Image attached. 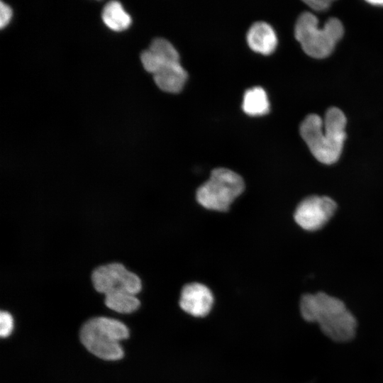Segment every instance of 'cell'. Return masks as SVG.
<instances>
[{
  "label": "cell",
  "instance_id": "cell-10",
  "mask_svg": "<svg viewBox=\"0 0 383 383\" xmlns=\"http://www.w3.org/2000/svg\"><path fill=\"white\" fill-rule=\"evenodd\" d=\"M247 42L255 52L269 55L276 48L277 38L273 28L269 23L257 21L250 26L247 33Z\"/></svg>",
  "mask_w": 383,
  "mask_h": 383
},
{
  "label": "cell",
  "instance_id": "cell-11",
  "mask_svg": "<svg viewBox=\"0 0 383 383\" xmlns=\"http://www.w3.org/2000/svg\"><path fill=\"white\" fill-rule=\"evenodd\" d=\"M152 75L157 87L162 91L170 93L181 91L187 79V72L181 63L161 70Z\"/></svg>",
  "mask_w": 383,
  "mask_h": 383
},
{
  "label": "cell",
  "instance_id": "cell-12",
  "mask_svg": "<svg viewBox=\"0 0 383 383\" xmlns=\"http://www.w3.org/2000/svg\"><path fill=\"white\" fill-rule=\"evenodd\" d=\"M242 108L250 116H261L270 109V103L265 90L261 87L247 89L243 95Z\"/></svg>",
  "mask_w": 383,
  "mask_h": 383
},
{
  "label": "cell",
  "instance_id": "cell-14",
  "mask_svg": "<svg viewBox=\"0 0 383 383\" xmlns=\"http://www.w3.org/2000/svg\"><path fill=\"white\" fill-rule=\"evenodd\" d=\"M104 302L109 309L122 313H132L140 305L135 295L121 292L106 294Z\"/></svg>",
  "mask_w": 383,
  "mask_h": 383
},
{
  "label": "cell",
  "instance_id": "cell-17",
  "mask_svg": "<svg viewBox=\"0 0 383 383\" xmlns=\"http://www.w3.org/2000/svg\"><path fill=\"white\" fill-rule=\"evenodd\" d=\"M304 2L309 6L311 9L316 11H325L328 9L330 6L331 1H304Z\"/></svg>",
  "mask_w": 383,
  "mask_h": 383
},
{
  "label": "cell",
  "instance_id": "cell-4",
  "mask_svg": "<svg viewBox=\"0 0 383 383\" xmlns=\"http://www.w3.org/2000/svg\"><path fill=\"white\" fill-rule=\"evenodd\" d=\"M343 33V24L338 18H331L319 28L316 16L310 12L299 16L294 28L295 38L304 51L315 58L328 56Z\"/></svg>",
  "mask_w": 383,
  "mask_h": 383
},
{
  "label": "cell",
  "instance_id": "cell-13",
  "mask_svg": "<svg viewBox=\"0 0 383 383\" xmlns=\"http://www.w3.org/2000/svg\"><path fill=\"white\" fill-rule=\"evenodd\" d=\"M101 16L106 26L114 31L126 30L131 23V16L116 1H109L104 6Z\"/></svg>",
  "mask_w": 383,
  "mask_h": 383
},
{
  "label": "cell",
  "instance_id": "cell-5",
  "mask_svg": "<svg viewBox=\"0 0 383 383\" xmlns=\"http://www.w3.org/2000/svg\"><path fill=\"white\" fill-rule=\"evenodd\" d=\"M244 189L245 183L240 175L229 169L218 167L213 169L209 179L199 187L196 199L207 209L226 211Z\"/></svg>",
  "mask_w": 383,
  "mask_h": 383
},
{
  "label": "cell",
  "instance_id": "cell-9",
  "mask_svg": "<svg viewBox=\"0 0 383 383\" xmlns=\"http://www.w3.org/2000/svg\"><path fill=\"white\" fill-rule=\"evenodd\" d=\"M213 301L209 287L201 283L192 282L183 287L179 304L186 313L194 317H204L209 313Z\"/></svg>",
  "mask_w": 383,
  "mask_h": 383
},
{
  "label": "cell",
  "instance_id": "cell-18",
  "mask_svg": "<svg viewBox=\"0 0 383 383\" xmlns=\"http://www.w3.org/2000/svg\"><path fill=\"white\" fill-rule=\"evenodd\" d=\"M368 3L372 4L373 5H380L383 6V0H372V1H367Z\"/></svg>",
  "mask_w": 383,
  "mask_h": 383
},
{
  "label": "cell",
  "instance_id": "cell-2",
  "mask_svg": "<svg viewBox=\"0 0 383 383\" xmlns=\"http://www.w3.org/2000/svg\"><path fill=\"white\" fill-rule=\"evenodd\" d=\"M346 118L337 107L330 108L325 118L307 116L300 126V133L311 152L320 162L331 165L340 157L346 138Z\"/></svg>",
  "mask_w": 383,
  "mask_h": 383
},
{
  "label": "cell",
  "instance_id": "cell-15",
  "mask_svg": "<svg viewBox=\"0 0 383 383\" xmlns=\"http://www.w3.org/2000/svg\"><path fill=\"white\" fill-rule=\"evenodd\" d=\"M13 326V318L7 311H1L0 313V335L2 338L8 337L12 332Z\"/></svg>",
  "mask_w": 383,
  "mask_h": 383
},
{
  "label": "cell",
  "instance_id": "cell-3",
  "mask_svg": "<svg viewBox=\"0 0 383 383\" xmlns=\"http://www.w3.org/2000/svg\"><path fill=\"white\" fill-rule=\"evenodd\" d=\"M128 336V329L122 322L106 317L89 319L82 326L79 333L84 346L95 356L106 360L123 357L120 341Z\"/></svg>",
  "mask_w": 383,
  "mask_h": 383
},
{
  "label": "cell",
  "instance_id": "cell-7",
  "mask_svg": "<svg viewBox=\"0 0 383 383\" xmlns=\"http://www.w3.org/2000/svg\"><path fill=\"white\" fill-rule=\"evenodd\" d=\"M336 209V203L325 196H311L303 199L296 206L294 220L302 228L316 231L331 218Z\"/></svg>",
  "mask_w": 383,
  "mask_h": 383
},
{
  "label": "cell",
  "instance_id": "cell-16",
  "mask_svg": "<svg viewBox=\"0 0 383 383\" xmlns=\"http://www.w3.org/2000/svg\"><path fill=\"white\" fill-rule=\"evenodd\" d=\"M12 16L10 6L2 1L0 4V27L3 28L9 23Z\"/></svg>",
  "mask_w": 383,
  "mask_h": 383
},
{
  "label": "cell",
  "instance_id": "cell-8",
  "mask_svg": "<svg viewBox=\"0 0 383 383\" xmlns=\"http://www.w3.org/2000/svg\"><path fill=\"white\" fill-rule=\"evenodd\" d=\"M143 67L151 74L180 64L179 55L173 45L163 38H155L140 55Z\"/></svg>",
  "mask_w": 383,
  "mask_h": 383
},
{
  "label": "cell",
  "instance_id": "cell-1",
  "mask_svg": "<svg viewBox=\"0 0 383 383\" xmlns=\"http://www.w3.org/2000/svg\"><path fill=\"white\" fill-rule=\"evenodd\" d=\"M301 318L316 323L321 333L336 343H348L357 335L356 316L341 299L323 292L305 294L299 301Z\"/></svg>",
  "mask_w": 383,
  "mask_h": 383
},
{
  "label": "cell",
  "instance_id": "cell-6",
  "mask_svg": "<svg viewBox=\"0 0 383 383\" xmlns=\"http://www.w3.org/2000/svg\"><path fill=\"white\" fill-rule=\"evenodd\" d=\"M91 281L94 289L105 295L116 292L136 295L142 287L138 276L119 262L96 267L92 272Z\"/></svg>",
  "mask_w": 383,
  "mask_h": 383
}]
</instances>
